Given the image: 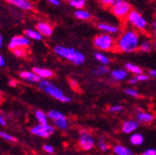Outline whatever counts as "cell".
Returning <instances> with one entry per match:
<instances>
[{"label": "cell", "mask_w": 156, "mask_h": 155, "mask_svg": "<svg viewBox=\"0 0 156 155\" xmlns=\"http://www.w3.org/2000/svg\"><path fill=\"white\" fill-rule=\"evenodd\" d=\"M140 35L134 29H126L116 41V48L123 53H132L139 49Z\"/></svg>", "instance_id": "1"}, {"label": "cell", "mask_w": 156, "mask_h": 155, "mask_svg": "<svg viewBox=\"0 0 156 155\" xmlns=\"http://www.w3.org/2000/svg\"><path fill=\"white\" fill-rule=\"evenodd\" d=\"M54 52L58 57L69 61L70 62L75 65H82L86 61L85 55L81 51L77 50L73 48H66L58 45L54 48Z\"/></svg>", "instance_id": "2"}, {"label": "cell", "mask_w": 156, "mask_h": 155, "mask_svg": "<svg viewBox=\"0 0 156 155\" xmlns=\"http://www.w3.org/2000/svg\"><path fill=\"white\" fill-rule=\"evenodd\" d=\"M38 86L42 91L61 102L69 103L72 100L70 97L65 95L60 87H58L56 85L49 82L48 79H41V81L38 83Z\"/></svg>", "instance_id": "3"}, {"label": "cell", "mask_w": 156, "mask_h": 155, "mask_svg": "<svg viewBox=\"0 0 156 155\" xmlns=\"http://www.w3.org/2000/svg\"><path fill=\"white\" fill-rule=\"evenodd\" d=\"M115 43L116 42L112 35L106 33L96 35L93 40L94 47L101 51H110L113 49V48L116 46Z\"/></svg>", "instance_id": "4"}, {"label": "cell", "mask_w": 156, "mask_h": 155, "mask_svg": "<svg viewBox=\"0 0 156 155\" xmlns=\"http://www.w3.org/2000/svg\"><path fill=\"white\" fill-rule=\"evenodd\" d=\"M126 21L136 30L144 31L148 27V22L146 19L136 10H131L126 17Z\"/></svg>", "instance_id": "5"}, {"label": "cell", "mask_w": 156, "mask_h": 155, "mask_svg": "<svg viewBox=\"0 0 156 155\" xmlns=\"http://www.w3.org/2000/svg\"><path fill=\"white\" fill-rule=\"evenodd\" d=\"M96 140L87 129H81L78 136V145L83 150H90L95 147Z\"/></svg>", "instance_id": "6"}, {"label": "cell", "mask_w": 156, "mask_h": 155, "mask_svg": "<svg viewBox=\"0 0 156 155\" xmlns=\"http://www.w3.org/2000/svg\"><path fill=\"white\" fill-rule=\"evenodd\" d=\"M30 132L33 135L37 136V137L48 139L55 133V126L52 125H49L48 123H45V124L38 123L37 125H35L30 129Z\"/></svg>", "instance_id": "7"}, {"label": "cell", "mask_w": 156, "mask_h": 155, "mask_svg": "<svg viewBox=\"0 0 156 155\" xmlns=\"http://www.w3.org/2000/svg\"><path fill=\"white\" fill-rule=\"evenodd\" d=\"M131 5L126 1H121L119 3H115L112 6V14L119 19H126L127 15L131 11Z\"/></svg>", "instance_id": "8"}, {"label": "cell", "mask_w": 156, "mask_h": 155, "mask_svg": "<svg viewBox=\"0 0 156 155\" xmlns=\"http://www.w3.org/2000/svg\"><path fill=\"white\" fill-rule=\"evenodd\" d=\"M9 48L14 49L17 48H28L30 46V39L25 35H15L11 37L9 42Z\"/></svg>", "instance_id": "9"}, {"label": "cell", "mask_w": 156, "mask_h": 155, "mask_svg": "<svg viewBox=\"0 0 156 155\" xmlns=\"http://www.w3.org/2000/svg\"><path fill=\"white\" fill-rule=\"evenodd\" d=\"M140 123L136 121V119H128L123 122L122 125H121V130L124 134L126 135H131L132 133L136 132L138 130L139 126H140Z\"/></svg>", "instance_id": "10"}, {"label": "cell", "mask_w": 156, "mask_h": 155, "mask_svg": "<svg viewBox=\"0 0 156 155\" xmlns=\"http://www.w3.org/2000/svg\"><path fill=\"white\" fill-rule=\"evenodd\" d=\"M136 120L140 124L143 125H149L153 122L154 120V115L151 112L145 111L142 110H136Z\"/></svg>", "instance_id": "11"}, {"label": "cell", "mask_w": 156, "mask_h": 155, "mask_svg": "<svg viewBox=\"0 0 156 155\" xmlns=\"http://www.w3.org/2000/svg\"><path fill=\"white\" fill-rule=\"evenodd\" d=\"M20 77L29 84H38L41 81V78L34 71H23L20 72Z\"/></svg>", "instance_id": "12"}, {"label": "cell", "mask_w": 156, "mask_h": 155, "mask_svg": "<svg viewBox=\"0 0 156 155\" xmlns=\"http://www.w3.org/2000/svg\"><path fill=\"white\" fill-rule=\"evenodd\" d=\"M35 29L45 37H49L53 33V27L46 22H39L35 25Z\"/></svg>", "instance_id": "13"}, {"label": "cell", "mask_w": 156, "mask_h": 155, "mask_svg": "<svg viewBox=\"0 0 156 155\" xmlns=\"http://www.w3.org/2000/svg\"><path fill=\"white\" fill-rule=\"evenodd\" d=\"M9 4L21 9L23 10H32L33 9V4L30 0H5Z\"/></svg>", "instance_id": "14"}, {"label": "cell", "mask_w": 156, "mask_h": 155, "mask_svg": "<svg viewBox=\"0 0 156 155\" xmlns=\"http://www.w3.org/2000/svg\"><path fill=\"white\" fill-rule=\"evenodd\" d=\"M110 75L114 81L120 82V81H124L125 79H126V77L128 75V72L127 70H125V69L113 70L111 72Z\"/></svg>", "instance_id": "15"}, {"label": "cell", "mask_w": 156, "mask_h": 155, "mask_svg": "<svg viewBox=\"0 0 156 155\" xmlns=\"http://www.w3.org/2000/svg\"><path fill=\"white\" fill-rule=\"evenodd\" d=\"M33 71L40 77L41 79H48L53 76V72L48 68H42V67H34Z\"/></svg>", "instance_id": "16"}, {"label": "cell", "mask_w": 156, "mask_h": 155, "mask_svg": "<svg viewBox=\"0 0 156 155\" xmlns=\"http://www.w3.org/2000/svg\"><path fill=\"white\" fill-rule=\"evenodd\" d=\"M144 136L141 133H138V132H134L130 135L129 138V142L131 145L139 147L141 146L144 143Z\"/></svg>", "instance_id": "17"}, {"label": "cell", "mask_w": 156, "mask_h": 155, "mask_svg": "<svg viewBox=\"0 0 156 155\" xmlns=\"http://www.w3.org/2000/svg\"><path fill=\"white\" fill-rule=\"evenodd\" d=\"M98 28H99L101 31H102L103 33H110V34H114L119 33V28L112 25V24H109V23H101L98 24Z\"/></svg>", "instance_id": "18"}, {"label": "cell", "mask_w": 156, "mask_h": 155, "mask_svg": "<svg viewBox=\"0 0 156 155\" xmlns=\"http://www.w3.org/2000/svg\"><path fill=\"white\" fill-rule=\"evenodd\" d=\"M112 151L115 155H135V153L129 148L121 144L114 145L112 148Z\"/></svg>", "instance_id": "19"}, {"label": "cell", "mask_w": 156, "mask_h": 155, "mask_svg": "<svg viewBox=\"0 0 156 155\" xmlns=\"http://www.w3.org/2000/svg\"><path fill=\"white\" fill-rule=\"evenodd\" d=\"M24 35L26 37H28L29 39L34 40V41H40L42 40L43 36L41 35V33H39L36 29H25L24 30Z\"/></svg>", "instance_id": "20"}, {"label": "cell", "mask_w": 156, "mask_h": 155, "mask_svg": "<svg viewBox=\"0 0 156 155\" xmlns=\"http://www.w3.org/2000/svg\"><path fill=\"white\" fill-rule=\"evenodd\" d=\"M53 125L55 126V128L64 131L69 128V122L67 120V117H63V118L53 121Z\"/></svg>", "instance_id": "21"}, {"label": "cell", "mask_w": 156, "mask_h": 155, "mask_svg": "<svg viewBox=\"0 0 156 155\" xmlns=\"http://www.w3.org/2000/svg\"><path fill=\"white\" fill-rule=\"evenodd\" d=\"M34 117L37 121V123L39 124H45V123H48V113L44 112L41 110H36L34 111Z\"/></svg>", "instance_id": "22"}, {"label": "cell", "mask_w": 156, "mask_h": 155, "mask_svg": "<svg viewBox=\"0 0 156 155\" xmlns=\"http://www.w3.org/2000/svg\"><path fill=\"white\" fill-rule=\"evenodd\" d=\"M74 17L78 20H81V21H87L91 18V14L85 10V9H76L74 11Z\"/></svg>", "instance_id": "23"}, {"label": "cell", "mask_w": 156, "mask_h": 155, "mask_svg": "<svg viewBox=\"0 0 156 155\" xmlns=\"http://www.w3.org/2000/svg\"><path fill=\"white\" fill-rule=\"evenodd\" d=\"M95 59L102 65H108L111 62L110 58L107 55H105V54H103L101 52H96L95 53Z\"/></svg>", "instance_id": "24"}, {"label": "cell", "mask_w": 156, "mask_h": 155, "mask_svg": "<svg viewBox=\"0 0 156 155\" xmlns=\"http://www.w3.org/2000/svg\"><path fill=\"white\" fill-rule=\"evenodd\" d=\"M152 47H153V43H151V41H150L148 39H145L140 44L139 50L143 53H148L151 50Z\"/></svg>", "instance_id": "25"}, {"label": "cell", "mask_w": 156, "mask_h": 155, "mask_svg": "<svg viewBox=\"0 0 156 155\" xmlns=\"http://www.w3.org/2000/svg\"><path fill=\"white\" fill-rule=\"evenodd\" d=\"M126 68L127 72H131L133 74H136V75L142 73V69L140 66L136 65L134 63H131V62H126Z\"/></svg>", "instance_id": "26"}, {"label": "cell", "mask_w": 156, "mask_h": 155, "mask_svg": "<svg viewBox=\"0 0 156 155\" xmlns=\"http://www.w3.org/2000/svg\"><path fill=\"white\" fill-rule=\"evenodd\" d=\"M48 119L51 120V121H55V120H58V119L66 117V116L62 111H58V110H50L48 112Z\"/></svg>", "instance_id": "27"}, {"label": "cell", "mask_w": 156, "mask_h": 155, "mask_svg": "<svg viewBox=\"0 0 156 155\" xmlns=\"http://www.w3.org/2000/svg\"><path fill=\"white\" fill-rule=\"evenodd\" d=\"M108 72H109V68L107 67V65L101 64L100 66H97L93 69V73L95 75H98V76H101V75L106 74Z\"/></svg>", "instance_id": "28"}, {"label": "cell", "mask_w": 156, "mask_h": 155, "mask_svg": "<svg viewBox=\"0 0 156 155\" xmlns=\"http://www.w3.org/2000/svg\"><path fill=\"white\" fill-rule=\"evenodd\" d=\"M98 147H99V149L102 151H108L109 150V145H108L104 137H101L99 139H98Z\"/></svg>", "instance_id": "29"}, {"label": "cell", "mask_w": 156, "mask_h": 155, "mask_svg": "<svg viewBox=\"0 0 156 155\" xmlns=\"http://www.w3.org/2000/svg\"><path fill=\"white\" fill-rule=\"evenodd\" d=\"M70 6L74 8V9H83L86 5V0H72L69 2Z\"/></svg>", "instance_id": "30"}, {"label": "cell", "mask_w": 156, "mask_h": 155, "mask_svg": "<svg viewBox=\"0 0 156 155\" xmlns=\"http://www.w3.org/2000/svg\"><path fill=\"white\" fill-rule=\"evenodd\" d=\"M0 138L7 140V141H9V142H16L17 141V139L15 137H13L12 135H10L5 131H2V130H0Z\"/></svg>", "instance_id": "31"}, {"label": "cell", "mask_w": 156, "mask_h": 155, "mask_svg": "<svg viewBox=\"0 0 156 155\" xmlns=\"http://www.w3.org/2000/svg\"><path fill=\"white\" fill-rule=\"evenodd\" d=\"M12 52H13V54H14L16 57H19V58L25 57L26 54H27L26 48H17L12 49Z\"/></svg>", "instance_id": "32"}, {"label": "cell", "mask_w": 156, "mask_h": 155, "mask_svg": "<svg viewBox=\"0 0 156 155\" xmlns=\"http://www.w3.org/2000/svg\"><path fill=\"white\" fill-rule=\"evenodd\" d=\"M125 93L127 96L131 97V98H134V99H136V98H139V97H140V93L138 92V90L135 89V88H131V87L125 89Z\"/></svg>", "instance_id": "33"}, {"label": "cell", "mask_w": 156, "mask_h": 155, "mask_svg": "<svg viewBox=\"0 0 156 155\" xmlns=\"http://www.w3.org/2000/svg\"><path fill=\"white\" fill-rule=\"evenodd\" d=\"M136 78L138 80V82H146L150 79V75L148 74H145V73H140V74H138L136 75Z\"/></svg>", "instance_id": "34"}, {"label": "cell", "mask_w": 156, "mask_h": 155, "mask_svg": "<svg viewBox=\"0 0 156 155\" xmlns=\"http://www.w3.org/2000/svg\"><path fill=\"white\" fill-rule=\"evenodd\" d=\"M109 112H121L123 111V107L121 105H112L109 108Z\"/></svg>", "instance_id": "35"}, {"label": "cell", "mask_w": 156, "mask_h": 155, "mask_svg": "<svg viewBox=\"0 0 156 155\" xmlns=\"http://www.w3.org/2000/svg\"><path fill=\"white\" fill-rule=\"evenodd\" d=\"M43 150H44L47 153H48V154H52V153L55 152L54 147H53L52 145H49V144H45V145L43 146Z\"/></svg>", "instance_id": "36"}, {"label": "cell", "mask_w": 156, "mask_h": 155, "mask_svg": "<svg viewBox=\"0 0 156 155\" xmlns=\"http://www.w3.org/2000/svg\"><path fill=\"white\" fill-rule=\"evenodd\" d=\"M140 155H156V149L153 148L147 149L144 151H142Z\"/></svg>", "instance_id": "37"}, {"label": "cell", "mask_w": 156, "mask_h": 155, "mask_svg": "<svg viewBox=\"0 0 156 155\" xmlns=\"http://www.w3.org/2000/svg\"><path fill=\"white\" fill-rule=\"evenodd\" d=\"M101 2L102 3V5H104L106 7H110V6L113 5L114 0H101Z\"/></svg>", "instance_id": "38"}, {"label": "cell", "mask_w": 156, "mask_h": 155, "mask_svg": "<svg viewBox=\"0 0 156 155\" xmlns=\"http://www.w3.org/2000/svg\"><path fill=\"white\" fill-rule=\"evenodd\" d=\"M47 1H48L49 4H51V5H53V6H56V7H58V6H60V5H61L60 0H47Z\"/></svg>", "instance_id": "39"}, {"label": "cell", "mask_w": 156, "mask_h": 155, "mask_svg": "<svg viewBox=\"0 0 156 155\" xmlns=\"http://www.w3.org/2000/svg\"><path fill=\"white\" fill-rule=\"evenodd\" d=\"M0 125H1V126H6L7 125V120L3 117L2 115H0Z\"/></svg>", "instance_id": "40"}, {"label": "cell", "mask_w": 156, "mask_h": 155, "mask_svg": "<svg viewBox=\"0 0 156 155\" xmlns=\"http://www.w3.org/2000/svg\"><path fill=\"white\" fill-rule=\"evenodd\" d=\"M128 83H129L130 85H136V83H139V82H138V80H136V76H135V77H131V78H129Z\"/></svg>", "instance_id": "41"}, {"label": "cell", "mask_w": 156, "mask_h": 155, "mask_svg": "<svg viewBox=\"0 0 156 155\" xmlns=\"http://www.w3.org/2000/svg\"><path fill=\"white\" fill-rule=\"evenodd\" d=\"M6 64V61L2 55H0V67H4Z\"/></svg>", "instance_id": "42"}, {"label": "cell", "mask_w": 156, "mask_h": 155, "mask_svg": "<svg viewBox=\"0 0 156 155\" xmlns=\"http://www.w3.org/2000/svg\"><path fill=\"white\" fill-rule=\"evenodd\" d=\"M149 75L152 78H155L156 79V70H150L149 71Z\"/></svg>", "instance_id": "43"}, {"label": "cell", "mask_w": 156, "mask_h": 155, "mask_svg": "<svg viewBox=\"0 0 156 155\" xmlns=\"http://www.w3.org/2000/svg\"><path fill=\"white\" fill-rule=\"evenodd\" d=\"M3 43H4V39H3V37H2L1 33H0V48H2V47H3Z\"/></svg>", "instance_id": "44"}, {"label": "cell", "mask_w": 156, "mask_h": 155, "mask_svg": "<svg viewBox=\"0 0 156 155\" xmlns=\"http://www.w3.org/2000/svg\"><path fill=\"white\" fill-rule=\"evenodd\" d=\"M152 28H153L154 34H155V36H156V22H154V23H153V24H152Z\"/></svg>", "instance_id": "45"}, {"label": "cell", "mask_w": 156, "mask_h": 155, "mask_svg": "<svg viewBox=\"0 0 156 155\" xmlns=\"http://www.w3.org/2000/svg\"><path fill=\"white\" fill-rule=\"evenodd\" d=\"M121 1H124V0H114V3H113V4H115V3H119V2H121Z\"/></svg>", "instance_id": "46"}, {"label": "cell", "mask_w": 156, "mask_h": 155, "mask_svg": "<svg viewBox=\"0 0 156 155\" xmlns=\"http://www.w3.org/2000/svg\"><path fill=\"white\" fill-rule=\"evenodd\" d=\"M2 99H3V97H2V94H1V93H0V102H1V101H2Z\"/></svg>", "instance_id": "47"}, {"label": "cell", "mask_w": 156, "mask_h": 155, "mask_svg": "<svg viewBox=\"0 0 156 155\" xmlns=\"http://www.w3.org/2000/svg\"><path fill=\"white\" fill-rule=\"evenodd\" d=\"M153 47H154V48L156 49V40H155V41L153 42Z\"/></svg>", "instance_id": "48"}, {"label": "cell", "mask_w": 156, "mask_h": 155, "mask_svg": "<svg viewBox=\"0 0 156 155\" xmlns=\"http://www.w3.org/2000/svg\"><path fill=\"white\" fill-rule=\"evenodd\" d=\"M67 1H68V2H70V1H72V0H67Z\"/></svg>", "instance_id": "49"}]
</instances>
